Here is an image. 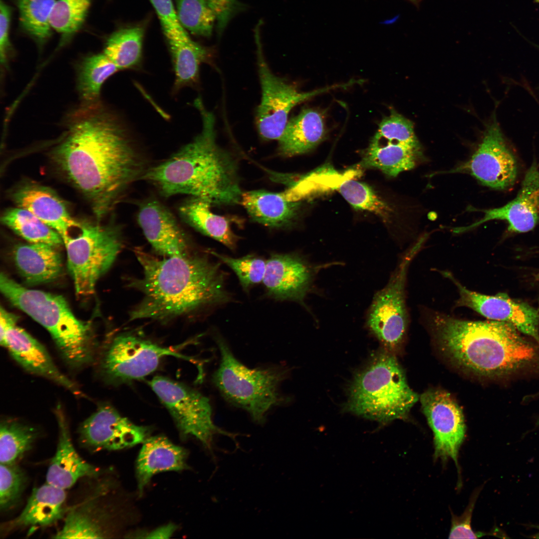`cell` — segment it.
I'll return each mask as SVG.
<instances>
[{
    "label": "cell",
    "instance_id": "cell-43",
    "mask_svg": "<svg viewBox=\"0 0 539 539\" xmlns=\"http://www.w3.org/2000/svg\"><path fill=\"white\" fill-rule=\"evenodd\" d=\"M479 492L480 490L474 492L469 505L461 516H457L452 514L449 539H477L484 536L483 533L474 532L471 527L472 513Z\"/></svg>",
    "mask_w": 539,
    "mask_h": 539
},
{
    "label": "cell",
    "instance_id": "cell-8",
    "mask_svg": "<svg viewBox=\"0 0 539 539\" xmlns=\"http://www.w3.org/2000/svg\"><path fill=\"white\" fill-rule=\"evenodd\" d=\"M79 232L64 244L76 293L87 296L94 292L98 280L112 266L123 240L120 227L112 224L82 223Z\"/></svg>",
    "mask_w": 539,
    "mask_h": 539
},
{
    "label": "cell",
    "instance_id": "cell-11",
    "mask_svg": "<svg viewBox=\"0 0 539 539\" xmlns=\"http://www.w3.org/2000/svg\"><path fill=\"white\" fill-rule=\"evenodd\" d=\"M149 383L183 436H194L210 450L215 434L231 435L214 425L209 400L199 392L163 376H155Z\"/></svg>",
    "mask_w": 539,
    "mask_h": 539
},
{
    "label": "cell",
    "instance_id": "cell-33",
    "mask_svg": "<svg viewBox=\"0 0 539 539\" xmlns=\"http://www.w3.org/2000/svg\"><path fill=\"white\" fill-rule=\"evenodd\" d=\"M3 225L29 243H41L57 248L63 244L61 236L33 214L17 207L5 211L1 217Z\"/></svg>",
    "mask_w": 539,
    "mask_h": 539
},
{
    "label": "cell",
    "instance_id": "cell-42",
    "mask_svg": "<svg viewBox=\"0 0 539 539\" xmlns=\"http://www.w3.org/2000/svg\"><path fill=\"white\" fill-rule=\"evenodd\" d=\"M150 1L159 18L167 40L191 39L180 23L172 0Z\"/></svg>",
    "mask_w": 539,
    "mask_h": 539
},
{
    "label": "cell",
    "instance_id": "cell-15",
    "mask_svg": "<svg viewBox=\"0 0 539 539\" xmlns=\"http://www.w3.org/2000/svg\"><path fill=\"white\" fill-rule=\"evenodd\" d=\"M442 273L458 289L459 297L455 302V307H468L491 320L510 324L520 332L536 339L539 344V313L536 309L503 293L489 295L471 290L450 272L444 271Z\"/></svg>",
    "mask_w": 539,
    "mask_h": 539
},
{
    "label": "cell",
    "instance_id": "cell-3",
    "mask_svg": "<svg viewBox=\"0 0 539 539\" xmlns=\"http://www.w3.org/2000/svg\"><path fill=\"white\" fill-rule=\"evenodd\" d=\"M194 105L202 118L201 132L168 160L147 169L141 179L167 198L186 194L211 205L240 203L243 192L236 161L217 142L213 113L200 98Z\"/></svg>",
    "mask_w": 539,
    "mask_h": 539
},
{
    "label": "cell",
    "instance_id": "cell-6",
    "mask_svg": "<svg viewBox=\"0 0 539 539\" xmlns=\"http://www.w3.org/2000/svg\"><path fill=\"white\" fill-rule=\"evenodd\" d=\"M418 399L395 357L382 352L376 355L355 377L346 408L356 415L386 423L406 418Z\"/></svg>",
    "mask_w": 539,
    "mask_h": 539
},
{
    "label": "cell",
    "instance_id": "cell-37",
    "mask_svg": "<svg viewBox=\"0 0 539 539\" xmlns=\"http://www.w3.org/2000/svg\"><path fill=\"white\" fill-rule=\"evenodd\" d=\"M177 14L182 26L192 34L210 37L215 16L207 0H175Z\"/></svg>",
    "mask_w": 539,
    "mask_h": 539
},
{
    "label": "cell",
    "instance_id": "cell-7",
    "mask_svg": "<svg viewBox=\"0 0 539 539\" xmlns=\"http://www.w3.org/2000/svg\"><path fill=\"white\" fill-rule=\"evenodd\" d=\"M221 354L213 381L224 397L247 411L258 423H263L268 411L283 402L279 392L288 370L282 366L251 369L239 361L221 336L216 337Z\"/></svg>",
    "mask_w": 539,
    "mask_h": 539
},
{
    "label": "cell",
    "instance_id": "cell-39",
    "mask_svg": "<svg viewBox=\"0 0 539 539\" xmlns=\"http://www.w3.org/2000/svg\"><path fill=\"white\" fill-rule=\"evenodd\" d=\"M210 254L235 272L244 290L248 291L252 286L263 281L267 262L263 258L254 255L235 258L213 251Z\"/></svg>",
    "mask_w": 539,
    "mask_h": 539
},
{
    "label": "cell",
    "instance_id": "cell-47",
    "mask_svg": "<svg viewBox=\"0 0 539 539\" xmlns=\"http://www.w3.org/2000/svg\"><path fill=\"white\" fill-rule=\"evenodd\" d=\"M17 317L16 315L8 312L5 309L0 307V338L2 337L7 327L16 323Z\"/></svg>",
    "mask_w": 539,
    "mask_h": 539
},
{
    "label": "cell",
    "instance_id": "cell-12",
    "mask_svg": "<svg viewBox=\"0 0 539 539\" xmlns=\"http://www.w3.org/2000/svg\"><path fill=\"white\" fill-rule=\"evenodd\" d=\"M179 348L161 346L134 335L121 334L104 352L101 370L106 379L115 384L140 379L154 372L165 356L194 360L180 353Z\"/></svg>",
    "mask_w": 539,
    "mask_h": 539
},
{
    "label": "cell",
    "instance_id": "cell-29",
    "mask_svg": "<svg viewBox=\"0 0 539 539\" xmlns=\"http://www.w3.org/2000/svg\"><path fill=\"white\" fill-rule=\"evenodd\" d=\"M211 204L195 197L185 201L179 207L182 219L189 226L234 250L238 237L232 231L229 220L211 211Z\"/></svg>",
    "mask_w": 539,
    "mask_h": 539
},
{
    "label": "cell",
    "instance_id": "cell-49",
    "mask_svg": "<svg viewBox=\"0 0 539 539\" xmlns=\"http://www.w3.org/2000/svg\"><path fill=\"white\" fill-rule=\"evenodd\" d=\"M538 532L534 536V538L539 539V527H537Z\"/></svg>",
    "mask_w": 539,
    "mask_h": 539
},
{
    "label": "cell",
    "instance_id": "cell-1",
    "mask_svg": "<svg viewBox=\"0 0 539 539\" xmlns=\"http://www.w3.org/2000/svg\"><path fill=\"white\" fill-rule=\"evenodd\" d=\"M63 128L50 156L100 222L141 179L147 169L143 156L128 125L100 100L70 111Z\"/></svg>",
    "mask_w": 539,
    "mask_h": 539
},
{
    "label": "cell",
    "instance_id": "cell-24",
    "mask_svg": "<svg viewBox=\"0 0 539 539\" xmlns=\"http://www.w3.org/2000/svg\"><path fill=\"white\" fill-rule=\"evenodd\" d=\"M137 459L136 474L139 495L156 474L187 469V452L173 444L167 437L155 436L147 438L143 443Z\"/></svg>",
    "mask_w": 539,
    "mask_h": 539
},
{
    "label": "cell",
    "instance_id": "cell-26",
    "mask_svg": "<svg viewBox=\"0 0 539 539\" xmlns=\"http://www.w3.org/2000/svg\"><path fill=\"white\" fill-rule=\"evenodd\" d=\"M13 258L18 270L28 284L52 281L62 270L60 254L56 247L47 244H18L13 249Z\"/></svg>",
    "mask_w": 539,
    "mask_h": 539
},
{
    "label": "cell",
    "instance_id": "cell-30",
    "mask_svg": "<svg viewBox=\"0 0 539 539\" xmlns=\"http://www.w3.org/2000/svg\"><path fill=\"white\" fill-rule=\"evenodd\" d=\"M175 73L174 91L196 84L200 65L209 60L208 50L192 39H168Z\"/></svg>",
    "mask_w": 539,
    "mask_h": 539
},
{
    "label": "cell",
    "instance_id": "cell-32",
    "mask_svg": "<svg viewBox=\"0 0 539 539\" xmlns=\"http://www.w3.org/2000/svg\"><path fill=\"white\" fill-rule=\"evenodd\" d=\"M143 36L142 27L119 29L107 39L103 53L119 70L135 69L141 61Z\"/></svg>",
    "mask_w": 539,
    "mask_h": 539
},
{
    "label": "cell",
    "instance_id": "cell-31",
    "mask_svg": "<svg viewBox=\"0 0 539 539\" xmlns=\"http://www.w3.org/2000/svg\"><path fill=\"white\" fill-rule=\"evenodd\" d=\"M119 70L103 52L83 58L77 68V89L82 103L100 100L102 85L112 75Z\"/></svg>",
    "mask_w": 539,
    "mask_h": 539
},
{
    "label": "cell",
    "instance_id": "cell-36",
    "mask_svg": "<svg viewBox=\"0 0 539 539\" xmlns=\"http://www.w3.org/2000/svg\"><path fill=\"white\" fill-rule=\"evenodd\" d=\"M91 0H56L51 16V27L61 35L60 45L68 42L82 26Z\"/></svg>",
    "mask_w": 539,
    "mask_h": 539
},
{
    "label": "cell",
    "instance_id": "cell-16",
    "mask_svg": "<svg viewBox=\"0 0 539 539\" xmlns=\"http://www.w3.org/2000/svg\"><path fill=\"white\" fill-rule=\"evenodd\" d=\"M78 432L85 447L117 450L143 443L149 431L132 423L112 406L103 405L81 424Z\"/></svg>",
    "mask_w": 539,
    "mask_h": 539
},
{
    "label": "cell",
    "instance_id": "cell-44",
    "mask_svg": "<svg viewBox=\"0 0 539 539\" xmlns=\"http://www.w3.org/2000/svg\"><path fill=\"white\" fill-rule=\"evenodd\" d=\"M207 1L215 16L217 32L221 35L232 18L243 8V5L237 0Z\"/></svg>",
    "mask_w": 539,
    "mask_h": 539
},
{
    "label": "cell",
    "instance_id": "cell-25",
    "mask_svg": "<svg viewBox=\"0 0 539 539\" xmlns=\"http://www.w3.org/2000/svg\"><path fill=\"white\" fill-rule=\"evenodd\" d=\"M326 132L322 113L315 109H303L288 121L278 140V153L288 157L306 153L324 139Z\"/></svg>",
    "mask_w": 539,
    "mask_h": 539
},
{
    "label": "cell",
    "instance_id": "cell-27",
    "mask_svg": "<svg viewBox=\"0 0 539 539\" xmlns=\"http://www.w3.org/2000/svg\"><path fill=\"white\" fill-rule=\"evenodd\" d=\"M420 143L406 144L373 137L363 158V164L396 177L414 168L423 159Z\"/></svg>",
    "mask_w": 539,
    "mask_h": 539
},
{
    "label": "cell",
    "instance_id": "cell-48",
    "mask_svg": "<svg viewBox=\"0 0 539 539\" xmlns=\"http://www.w3.org/2000/svg\"><path fill=\"white\" fill-rule=\"evenodd\" d=\"M406 0L408 1V2H410L412 4H413L414 6H415L418 8L419 7L420 3H421V1H422V0Z\"/></svg>",
    "mask_w": 539,
    "mask_h": 539
},
{
    "label": "cell",
    "instance_id": "cell-10",
    "mask_svg": "<svg viewBox=\"0 0 539 539\" xmlns=\"http://www.w3.org/2000/svg\"><path fill=\"white\" fill-rule=\"evenodd\" d=\"M255 29L257 63L262 89V98L256 114V123L261 136L265 140H277L281 136L291 109L312 97L339 87L352 85L351 81L310 92L299 91L292 84L274 75L267 64L262 50L260 28Z\"/></svg>",
    "mask_w": 539,
    "mask_h": 539
},
{
    "label": "cell",
    "instance_id": "cell-21",
    "mask_svg": "<svg viewBox=\"0 0 539 539\" xmlns=\"http://www.w3.org/2000/svg\"><path fill=\"white\" fill-rule=\"evenodd\" d=\"M17 207L31 212L61 236L63 244L72 229H79L82 223L69 214L63 201L49 188L35 183H26L11 194Z\"/></svg>",
    "mask_w": 539,
    "mask_h": 539
},
{
    "label": "cell",
    "instance_id": "cell-20",
    "mask_svg": "<svg viewBox=\"0 0 539 539\" xmlns=\"http://www.w3.org/2000/svg\"><path fill=\"white\" fill-rule=\"evenodd\" d=\"M0 343L25 370L58 384L77 396L85 397L77 385L59 370L45 348L16 324L7 328Z\"/></svg>",
    "mask_w": 539,
    "mask_h": 539
},
{
    "label": "cell",
    "instance_id": "cell-46",
    "mask_svg": "<svg viewBox=\"0 0 539 539\" xmlns=\"http://www.w3.org/2000/svg\"><path fill=\"white\" fill-rule=\"evenodd\" d=\"M176 530V527L173 524H168L159 527L145 535V538L167 539L170 538Z\"/></svg>",
    "mask_w": 539,
    "mask_h": 539
},
{
    "label": "cell",
    "instance_id": "cell-9",
    "mask_svg": "<svg viewBox=\"0 0 539 539\" xmlns=\"http://www.w3.org/2000/svg\"><path fill=\"white\" fill-rule=\"evenodd\" d=\"M425 237L419 239L401 258L386 285L374 295L366 315L371 333L387 348L393 349L402 343L408 316L405 285L411 262L422 248Z\"/></svg>",
    "mask_w": 539,
    "mask_h": 539
},
{
    "label": "cell",
    "instance_id": "cell-18",
    "mask_svg": "<svg viewBox=\"0 0 539 539\" xmlns=\"http://www.w3.org/2000/svg\"><path fill=\"white\" fill-rule=\"evenodd\" d=\"M484 216L467 227L457 228L453 232L463 233L494 220L506 221L512 233H526L532 230L539 222V169L535 161L527 171L516 197L505 205L483 210Z\"/></svg>",
    "mask_w": 539,
    "mask_h": 539
},
{
    "label": "cell",
    "instance_id": "cell-40",
    "mask_svg": "<svg viewBox=\"0 0 539 539\" xmlns=\"http://www.w3.org/2000/svg\"><path fill=\"white\" fill-rule=\"evenodd\" d=\"M27 481L24 471L16 464L0 465V509L6 511L19 500Z\"/></svg>",
    "mask_w": 539,
    "mask_h": 539
},
{
    "label": "cell",
    "instance_id": "cell-4",
    "mask_svg": "<svg viewBox=\"0 0 539 539\" xmlns=\"http://www.w3.org/2000/svg\"><path fill=\"white\" fill-rule=\"evenodd\" d=\"M428 323L441 350L459 367L476 375H506L527 367L539 357L536 346L506 322L466 320L434 312Z\"/></svg>",
    "mask_w": 539,
    "mask_h": 539
},
{
    "label": "cell",
    "instance_id": "cell-45",
    "mask_svg": "<svg viewBox=\"0 0 539 539\" xmlns=\"http://www.w3.org/2000/svg\"><path fill=\"white\" fill-rule=\"evenodd\" d=\"M11 8L3 0L0 2V57L1 64L6 65L11 46L9 38Z\"/></svg>",
    "mask_w": 539,
    "mask_h": 539
},
{
    "label": "cell",
    "instance_id": "cell-41",
    "mask_svg": "<svg viewBox=\"0 0 539 539\" xmlns=\"http://www.w3.org/2000/svg\"><path fill=\"white\" fill-rule=\"evenodd\" d=\"M374 137L403 143H419L412 122L394 109H391L390 114L381 120Z\"/></svg>",
    "mask_w": 539,
    "mask_h": 539
},
{
    "label": "cell",
    "instance_id": "cell-19",
    "mask_svg": "<svg viewBox=\"0 0 539 539\" xmlns=\"http://www.w3.org/2000/svg\"><path fill=\"white\" fill-rule=\"evenodd\" d=\"M137 220L146 239L159 254L170 257L191 253L187 235L168 208L158 200L142 203Z\"/></svg>",
    "mask_w": 539,
    "mask_h": 539
},
{
    "label": "cell",
    "instance_id": "cell-5",
    "mask_svg": "<svg viewBox=\"0 0 539 539\" xmlns=\"http://www.w3.org/2000/svg\"><path fill=\"white\" fill-rule=\"evenodd\" d=\"M1 292L50 333L62 357L73 367L93 361L95 351L90 324L77 318L61 295L26 288L1 272Z\"/></svg>",
    "mask_w": 539,
    "mask_h": 539
},
{
    "label": "cell",
    "instance_id": "cell-23",
    "mask_svg": "<svg viewBox=\"0 0 539 539\" xmlns=\"http://www.w3.org/2000/svg\"><path fill=\"white\" fill-rule=\"evenodd\" d=\"M64 490L48 483L34 488L21 513L1 527V532L8 534L14 530L51 525L61 519L65 511Z\"/></svg>",
    "mask_w": 539,
    "mask_h": 539
},
{
    "label": "cell",
    "instance_id": "cell-2",
    "mask_svg": "<svg viewBox=\"0 0 539 539\" xmlns=\"http://www.w3.org/2000/svg\"><path fill=\"white\" fill-rule=\"evenodd\" d=\"M134 252L143 275L129 283L143 297L130 311L131 320H167L231 299L220 263L208 256L191 253L159 259L140 249Z\"/></svg>",
    "mask_w": 539,
    "mask_h": 539
},
{
    "label": "cell",
    "instance_id": "cell-13",
    "mask_svg": "<svg viewBox=\"0 0 539 539\" xmlns=\"http://www.w3.org/2000/svg\"><path fill=\"white\" fill-rule=\"evenodd\" d=\"M467 173L483 185L497 190L512 187L518 174L517 160L508 147L496 120L489 123L472 157L446 173Z\"/></svg>",
    "mask_w": 539,
    "mask_h": 539
},
{
    "label": "cell",
    "instance_id": "cell-34",
    "mask_svg": "<svg viewBox=\"0 0 539 539\" xmlns=\"http://www.w3.org/2000/svg\"><path fill=\"white\" fill-rule=\"evenodd\" d=\"M21 29L39 46L51 35L50 16L55 0H15Z\"/></svg>",
    "mask_w": 539,
    "mask_h": 539
},
{
    "label": "cell",
    "instance_id": "cell-22",
    "mask_svg": "<svg viewBox=\"0 0 539 539\" xmlns=\"http://www.w3.org/2000/svg\"><path fill=\"white\" fill-rule=\"evenodd\" d=\"M55 413L58 428V440L56 453L46 473V482L65 490L83 477H98L101 472L98 468L82 459L75 450L60 405L56 407Z\"/></svg>",
    "mask_w": 539,
    "mask_h": 539
},
{
    "label": "cell",
    "instance_id": "cell-35",
    "mask_svg": "<svg viewBox=\"0 0 539 539\" xmlns=\"http://www.w3.org/2000/svg\"><path fill=\"white\" fill-rule=\"evenodd\" d=\"M38 436L33 427L13 419L3 420L0 425V463L16 464L29 451Z\"/></svg>",
    "mask_w": 539,
    "mask_h": 539
},
{
    "label": "cell",
    "instance_id": "cell-28",
    "mask_svg": "<svg viewBox=\"0 0 539 539\" xmlns=\"http://www.w3.org/2000/svg\"><path fill=\"white\" fill-rule=\"evenodd\" d=\"M240 203L255 221L271 228L290 224L297 215L300 203L291 201L282 192L265 190L243 192Z\"/></svg>",
    "mask_w": 539,
    "mask_h": 539
},
{
    "label": "cell",
    "instance_id": "cell-38",
    "mask_svg": "<svg viewBox=\"0 0 539 539\" xmlns=\"http://www.w3.org/2000/svg\"><path fill=\"white\" fill-rule=\"evenodd\" d=\"M334 188L354 209L373 212L387 218L391 209L366 184L352 179L339 182Z\"/></svg>",
    "mask_w": 539,
    "mask_h": 539
},
{
    "label": "cell",
    "instance_id": "cell-17",
    "mask_svg": "<svg viewBox=\"0 0 539 539\" xmlns=\"http://www.w3.org/2000/svg\"><path fill=\"white\" fill-rule=\"evenodd\" d=\"M321 268L295 253L272 254L267 261L263 280L267 294L275 299L304 305L305 297Z\"/></svg>",
    "mask_w": 539,
    "mask_h": 539
},
{
    "label": "cell",
    "instance_id": "cell-14",
    "mask_svg": "<svg viewBox=\"0 0 539 539\" xmlns=\"http://www.w3.org/2000/svg\"><path fill=\"white\" fill-rule=\"evenodd\" d=\"M419 398L434 435V459L445 463L451 458L459 470L458 453L466 428L462 409L452 396L443 390H428Z\"/></svg>",
    "mask_w": 539,
    "mask_h": 539
}]
</instances>
